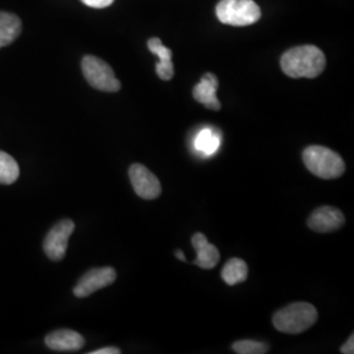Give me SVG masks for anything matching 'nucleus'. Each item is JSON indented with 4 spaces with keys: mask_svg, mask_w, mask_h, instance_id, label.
Returning a JSON list of instances; mask_svg holds the SVG:
<instances>
[{
    "mask_svg": "<svg viewBox=\"0 0 354 354\" xmlns=\"http://www.w3.org/2000/svg\"><path fill=\"white\" fill-rule=\"evenodd\" d=\"M326 64L324 53L314 45L295 46L286 51L281 58V68L283 74L292 79L317 77L324 71Z\"/></svg>",
    "mask_w": 354,
    "mask_h": 354,
    "instance_id": "obj_1",
    "label": "nucleus"
},
{
    "mask_svg": "<svg viewBox=\"0 0 354 354\" xmlns=\"http://www.w3.org/2000/svg\"><path fill=\"white\" fill-rule=\"evenodd\" d=\"M274 328L288 335H299L317 322V310L311 304L295 302L288 304L273 315Z\"/></svg>",
    "mask_w": 354,
    "mask_h": 354,
    "instance_id": "obj_2",
    "label": "nucleus"
},
{
    "mask_svg": "<svg viewBox=\"0 0 354 354\" xmlns=\"http://www.w3.org/2000/svg\"><path fill=\"white\" fill-rule=\"evenodd\" d=\"M304 163L313 175L324 180L339 178L345 172L342 156L323 146L307 147L304 151Z\"/></svg>",
    "mask_w": 354,
    "mask_h": 354,
    "instance_id": "obj_3",
    "label": "nucleus"
},
{
    "mask_svg": "<svg viewBox=\"0 0 354 354\" xmlns=\"http://www.w3.org/2000/svg\"><path fill=\"white\" fill-rule=\"evenodd\" d=\"M215 13L222 24L232 26H252L261 17V10L253 0H221Z\"/></svg>",
    "mask_w": 354,
    "mask_h": 354,
    "instance_id": "obj_4",
    "label": "nucleus"
},
{
    "mask_svg": "<svg viewBox=\"0 0 354 354\" xmlns=\"http://www.w3.org/2000/svg\"><path fill=\"white\" fill-rule=\"evenodd\" d=\"M82 70L93 88L102 92H118L121 89V83L114 75L112 67L97 57L86 55L82 61Z\"/></svg>",
    "mask_w": 354,
    "mask_h": 354,
    "instance_id": "obj_5",
    "label": "nucleus"
},
{
    "mask_svg": "<svg viewBox=\"0 0 354 354\" xmlns=\"http://www.w3.org/2000/svg\"><path fill=\"white\" fill-rule=\"evenodd\" d=\"M75 230L71 219H62L51 228L44 241V250L51 261H61L68 247V239Z\"/></svg>",
    "mask_w": 354,
    "mask_h": 354,
    "instance_id": "obj_6",
    "label": "nucleus"
},
{
    "mask_svg": "<svg viewBox=\"0 0 354 354\" xmlns=\"http://www.w3.org/2000/svg\"><path fill=\"white\" fill-rule=\"evenodd\" d=\"M115 279H117V273L111 266L91 269L77 281L74 288V294L77 298H87L91 294L112 285Z\"/></svg>",
    "mask_w": 354,
    "mask_h": 354,
    "instance_id": "obj_7",
    "label": "nucleus"
},
{
    "mask_svg": "<svg viewBox=\"0 0 354 354\" xmlns=\"http://www.w3.org/2000/svg\"><path fill=\"white\" fill-rule=\"evenodd\" d=\"M133 189L143 200H155L162 194V185L158 177L145 165H133L129 169Z\"/></svg>",
    "mask_w": 354,
    "mask_h": 354,
    "instance_id": "obj_8",
    "label": "nucleus"
},
{
    "mask_svg": "<svg viewBox=\"0 0 354 354\" xmlns=\"http://www.w3.org/2000/svg\"><path fill=\"white\" fill-rule=\"evenodd\" d=\"M345 223V216L342 210L333 206H323L310 215L307 225L315 232L327 234L342 228Z\"/></svg>",
    "mask_w": 354,
    "mask_h": 354,
    "instance_id": "obj_9",
    "label": "nucleus"
},
{
    "mask_svg": "<svg viewBox=\"0 0 354 354\" xmlns=\"http://www.w3.org/2000/svg\"><path fill=\"white\" fill-rule=\"evenodd\" d=\"M45 344L55 352H76L84 346V337L71 329H58L49 333Z\"/></svg>",
    "mask_w": 354,
    "mask_h": 354,
    "instance_id": "obj_10",
    "label": "nucleus"
},
{
    "mask_svg": "<svg viewBox=\"0 0 354 354\" xmlns=\"http://www.w3.org/2000/svg\"><path fill=\"white\" fill-rule=\"evenodd\" d=\"M218 77L207 73L201 77L200 83L196 84V87L193 88V97L196 99V102L203 104V106H206L207 109L212 111H219L221 109V102L216 97V89H218Z\"/></svg>",
    "mask_w": 354,
    "mask_h": 354,
    "instance_id": "obj_11",
    "label": "nucleus"
},
{
    "mask_svg": "<svg viewBox=\"0 0 354 354\" xmlns=\"http://www.w3.org/2000/svg\"><path fill=\"white\" fill-rule=\"evenodd\" d=\"M192 244L197 252V257L193 261L194 266H200L203 269H213L219 263L221 253L218 248L207 241V238L197 232L192 238Z\"/></svg>",
    "mask_w": 354,
    "mask_h": 354,
    "instance_id": "obj_12",
    "label": "nucleus"
},
{
    "mask_svg": "<svg viewBox=\"0 0 354 354\" xmlns=\"http://www.w3.org/2000/svg\"><path fill=\"white\" fill-rule=\"evenodd\" d=\"M147 48L159 58L156 64V74L162 80H171L175 75L174 64H172V50L165 48L163 42L159 38H150L147 41Z\"/></svg>",
    "mask_w": 354,
    "mask_h": 354,
    "instance_id": "obj_13",
    "label": "nucleus"
},
{
    "mask_svg": "<svg viewBox=\"0 0 354 354\" xmlns=\"http://www.w3.org/2000/svg\"><path fill=\"white\" fill-rule=\"evenodd\" d=\"M21 20L13 13L0 12V49L11 45L20 36Z\"/></svg>",
    "mask_w": 354,
    "mask_h": 354,
    "instance_id": "obj_14",
    "label": "nucleus"
},
{
    "mask_svg": "<svg viewBox=\"0 0 354 354\" xmlns=\"http://www.w3.org/2000/svg\"><path fill=\"white\" fill-rule=\"evenodd\" d=\"M248 277V266L241 259H231L222 269V279L228 286H234L236 283L244 282Z\"/></svg>",
    "mask_w": 354,
    "mask_h": 354,
    "instance_id": "obj_15",
    "label": "nucleus"
},
{
    "mask_svg": "<svg viewBox=\"0 0 354 354\" xmlns=\"http://www.w3.org/2000/svg\"><path fill=\"white\" fill-rule=\"evenodd\" d=\"M221 145V136L216 134L212 129H203L201 130L196 140H194V149L201 152L205 156L213 155Z\"/></svg>",
    "mask_w": 354,
    "mask_h": 354,
    "instance_id": "obj_16",
    "label": "nucleus"
},
{
    "mask_svg": "<svg viewBox=\"0 0 354 354\" xmlns=\"http://www.w3.org/2000/svg\"><path fill=\"white\" fill-rule=\"evenodd\" d=\"M20 175L17 162L7 152L0 151V184H13Z\"/></svg>",
    "mask_w": 354,
    "mask_h": 354,
    "instance_id": "obj_17",
    "label": "nucleus"
},
{
    "mask_svg": "<svg viewBox=\"0 0 354 354\" xmlns=\"http://www.w3.org/2000/svg\"><path fill=\"white\" fill-rule=\"evenodd\" d=\"M234 352L239 354H264L269 352V346L266 342L254 340H241L232 344Z\"/></svg>",
    "mask_w": 354,
    "mask_h": 354,
    "instance_id": "obj_18",
    "label": "nucleus"
},
{
    "mask_svg": "<svg viewBox=\"0 0 354 354\" xmlns=\"http://www.w3.org/2000/svg\"><path fill=\"white\" fill-rule=\"evenodd\" d=\"M113 1L114 0H82V3H83V4L88 6L91 8H97V10H100V8H106V7L112 6V4H113Z\"/></svg>",
    "mask_w": 354,
    "mask_h": 354,
    "instance_id": "obj_19",
    "label": "nucleus"
},
{
    "mask_svg": "<svg viewBox=\"0 0 354 354\" xmlns=\"http://www.w3.org/2000/svg\"><path fill=\"white\" fill-rule=\"evenodd\" d=\"M340 352H342V354L354 353V335H351V337L342 345Z\"/></svg>",
    "mask_w": 354,
    "mask_h": 354,
    "instance_id": "obj_20",
    "label": "nucleus"
},
{
    "mask_svg": "<svg viewBox=\"0 0 354 354\" xmlns=\"http://www.w3.org/2000/svg\"><path fill=\"white\" fill-rule=\"evenodd\" d=\"M121 353V349L118 348H114V346H108V348H102V349H97V351H93V352H89V354H120Z\"/></svg>",
    "mask_w": 354,
    "mask_h": 354,
    "instance_id": "obj_21",
    "label": "nucleus"
},
{
    "mask_svg": "<svg viewBox=\"0 0 354 354\" xmlns=\"http://www.w3.org/2000/svg\"><path fill=\"white\" fill-rule=\"evenodd\" d=\"M175 254H176V257L178 259V260H181V261H187V259H185L184 253L181 252V251H176Z\"/></svg>",
    "mask_w": 354,
    "mask_h": 354,
    "instance_id": "obj_22",
    "label": "nucleus"
}]
</instances>
